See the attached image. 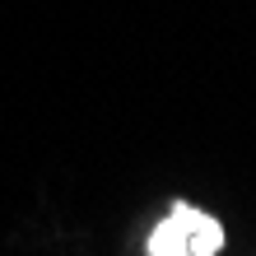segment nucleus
Returning a JSON list of instances; mask_svg holds the SVG:
<instances>
[{
	"label": "nucleus",
	"mask_w": 256,
	"mask_h": 256,
	"mask_svg": "<svg viewBox=\"0 0 256 256\" xmlns=\"http://www.w3.org/2000/svg\"><path fill=\"white\" fill-rule=\"evenodd\" d=\"M224 247V228L191 205H172V214L149 233V256H214Z\"/></svg>",
	"instance_id": "1"
}]
</instances>
